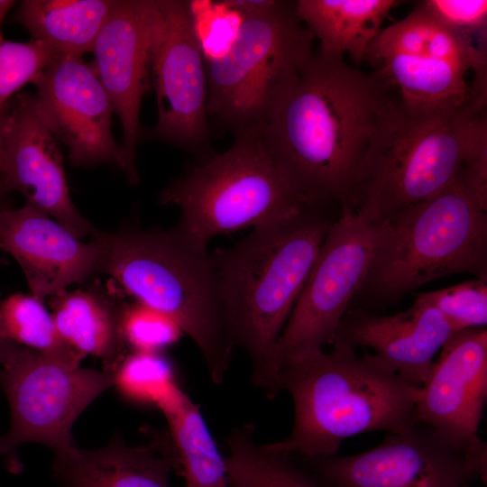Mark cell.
Instances as JSON below:
<instances>
[{"label":"cell","instance_id":"6da1fadb","mask_svg":"<svg viewBox=\"0 0 487 487\" xmlns=\"http://www.w3.org/2000/svg\"><path fill=\"white\" fill-rule=\"evenodd\" d=\"M388 87L346 63L314 51L260 132L294 187L318 207H355L360 170Z\"/></svg>","mask_w":487,"mask_h":487},{"label":"cell","instance_id":"7a4b0ae2","mask_svg":"<svg viewBox=\"0 0 487 487\" xmlns=\"http://www.w3.org/2000/svg\"><path fill=\"white\" fill-rule=\"evenodd\" d=\"M487 98L420 106L391 98L371 135L355 207L376 225L438 194L463 171L487 198Z\"/></svg>","mask_w":487,"mask_h":487},{"label":"cell","instance_id":"3957f363","mask_svg":"<svg viewBox=\"0 0 487 487\" xmlns=\"http://www.w3.org/2000/svg\"><path fill=\"white\" fill-rule=\"evenodd\" d=\"M333 349L307 352L282 360L275 394L292 400L293 427L285 438L265 444L275 453L302 458L338 455L354 436L395 433L416 422L419 387L400 377L374 354L333 342Z\"/></svg>","mask_w":487,"mask_h":487},{"label":"cell","instance_id":"277c9868","mask_svg":"<svg viewBox=\"0 0 487 487\" xmlns=\"http://www.w3.org/2000/svg\"><path fill=\"white\" fill-rule=\"evenodd\" d=\"M332 222L323 208H311L211 253L234 346L268 396H274L277 342Z\"/></svg>","mask_w":487,"mask_h":487},{"label":"cell","instance_id":"5b68a950","mask_svg":"<svg viewBox=\"0 0 487 487\" xmlns=\"http://www.w3.org/2000/svg\"><path fill=\"white\" fill-rule=\"evenodd\" d=\"M91 239L100 250L98 271L170 317L198 347L211 381L222 383L235 346L207 245L179 225L96 229Z\"/></svg>","mask_w":487,"mask_h":487},{"label":"cell","instance_id":"8992f818","mask_svg":"<svg viewBox=\"0 0 487 487\" xmlns=\"http://www.w3.org/2000/svg\"><path fill=\"white\" fill-rule=\"evenodd\" d=\"M372 265L358 294L366 308L395 303L437 279H487V202L462 174L434 197L375 225Z\"/></svg>","mask_w":487,"mask_h":487},{"label":"cell","instance_id":"52a82bcc","mask_svg":"<svg viewBox=\"0 0 487 487\" xmlns=\"http://www.w3.org/2000/svg\"><path fill=\"white\" fill-rule=\"evenodd\" d=\"M161 205L180 210V225L207 245L220 234L294 217L321 207L305 198L275 162L260 133L234 135L161 193Z\"/></svg>","mask_w":487,"mask_h":487},{"label":"cell","instance_id":"ba28073f","mask_svg":"<svg viewBox=\"0 0 487 487\" xmlns=\"http://www.w3.org/2000/svg\"><path fill=\"white\" fill-rule=\"evenodd\" d=\"M314 40L295 1L273 0L243 18L228 51L205 60L207 116L234 135L260 133L312 55Z\"/></svg>","mask_w":487,"mask_h":487},{"label":"cell","instance_id":"9c48e42d","mask_svg":"<svg viewBox=\"0 0 487 487\" xmlns=\"http://www.w3.org/2000/svg\"><path fill=\"white\" fill-rule=\"evenodd\" d=\"M74 350L43 353L9 343L0 366V387L11 412L9 430L0 436L5 469L18 474L24 443L49 446L54 454L74 446L71 428L101 393L114 386V372L80 367Z\"/></svg>","mask_w":487,"mask_h":487},{"label":"cell","instance_id":"30bf717a","mask_svg":"<svg viewBox=\"0 0 487 487\" xmlns=\"http://www.w3.org/2000/svg\"><path fill=\"white\" fill-rule=\"evenodd\" d=\"M375 75L412 106L458 105L487 87L486 39L454 32L418 8L382 29L365 55Z\"/></svg>","mask_w":487,"mask_h":487},{"label":"cell","instance_id":"8fae6325","mask_svg":"<svg viewBox=\"0 0 487 487\" xmlns=\"http://www.w3.org/2000/svg\"><path fill=\"white\" fill-rule=\"evenodd\" d=\"M376 238L375 225L355 208L341 207L277 342L276 373L282 360L333 343L343 317L366 280Z\"/></svg>","mask_w":487,"mask_h":487},{"label":"cell","instance_id":"7c38bea8","mask_svg":"<svg viewBox=\"0 0 487 487\" xmlns=\"http://www.w3.org/2000/svg\"><path fill=\"white\" fill-rule=\"evenodd\" d=\"M151 58L157 122L147 133L197 155L210 156L207 79L189 1L156 0Z\"/></svg>","mask_w":487,"mask_h":487},{"label":"cell","instance_id":"4fadbf2b","mask_svg":"<svg viewBox=\"0 0 487 487\" xmlns=\"http://www.w3.org/2000/svg\"><path fill=\"white\" fill-rule=\"evenodd\" d=\"M302 460L320 487H463L477 479L462 452L418 421L367 451Z\"/></svg>","mask_w":487,"mask_h":487},{"label":"cell","instance_id":"5bb4252c","mask_svg":"<svg viewBox=\"0 0 487 487\" xmlns=\"http://www.w3.org/2000/svg\"><path fill=\"white\" fill-rule=\"evenodd\" d=\"M50 127L74 166L127 167L112 133L114 108L91 62L57 53L34 84Z\"/></svg>","mask_w":487,"mask_h":487},{"label":"cell","instance_id":"9a60e30c","mask_svg":"<svg viewBox=\"0 0 487 487\" xmlns=\"http://www.w3.org/2000/svg\"><path fill=\"white\" fill-rule=\"evenodd\" d=\"M156 0H114L96 38L91 62L120 119L126 176L138 182L135 150L141 136L140 109L149 91Z\"/></svg>","mask_w":487,"mask_h":487},{"label":"cell","instance_id":"2e32d148","mask_svg":"<svg viewBox=\"0 0 487 487\" xmlns=\"http://www.w3.org/2000/svg\"><path fill=\"white\" fill-rule=\"evenodd\" d=\"M5 193L17 191L76 237L96 229L73 204L63 156L36 94L20 92L11 100L4 127Z\"/></svg>","mask_w":487,"mask_h":487},{"label":"cell","instance_id":"e0dca14e","mask_svg":"<svg viewBox=\"0 0 487 487\" xmlns=\"http://www.w3.org/2000/svg\"><path fill=\"white\" fill-rule=\"evenodd\" d=\"M487 398V329L455 333L419 387L416 418L464 458L487 450L478 434Z\"/></svg>","mask_w":487,"mask_h":487},{"label":"cell","instance_id":"ac0fdd59","mask_svg":"<svg viewBox=\"0 0 487 487\" xmlns=\"http://www.w3.org/2000/svg\"><path fill=\"white\" fill-rule=\"evenodd\" d=\"M0 251L21 267L30 294L43 301L98 271L100 250L84 243L47 214L26 203L0 209Z\"/></svg>","mask_w":487,"mask_h":487},{"label":"cell","instance_id":"d6986e66","mask_svg":"<svg viewBox=\"0 0 487 487\" xmlns=\"http://www.w3.org/2000/svg\"><path fill=\"white\" fill-rule=\"evenodd\" d=\"M455 333L438 309L416 296L409 308L391 315L348 309L333 342L372 348L389 368L420 387L436 354Z\"/></svg>","mask_w":487,"mask_h":487},{"label":"cell","instance_id":"ffe728a7","mask_svg":"<svg viewBox=\"0 0 487 487\" xmlns=\"http://www.w3.org/2000/svg\"><path fill=\"white\" fill-rule=\"evenodd\" d=\"M178 462L169 435L144 446L115 436L106 446L86 450L75 445L54 454L51 475L60 487H171Z\"/></svg>","mask_w":487,"mask_h":487},{"label":"cell","instance_id":"44dd1931","mask_svg":"<svg viewBox=\"0 0 487 487\" xmlns=\"http://www.w3.org/2000/svg\"><path fill=\"white\" fill-rule=\"evenodd\" d=\"M52 317L62 341L83 357L100 358L114 372L125 345L122 331L123 305L103 292L88 289L64 290L50 301Z\"/></svg>","mask_w":487,"mask_h":487},{"label":"cell","instance_id":"7402d4cb","mask_svg":"<svg viewBox=\"0 0 487 487\" xmlns=\"http://www.w3.org/2000/svg\"><path fill=\"white\" fill-rule=\"evenodd\" d=\"M395 0H298L297 14L325 52L348 54L359 65L371 42L382 30V23Z\"/></svg>","mask_w":487,"mask_h":487},{"label":"cell","instance_id":"603a6c76","mask_svg":"<svg viewBox=\"0 0 487 487\" xmlns=\"http://www.w3.org/2000/svg\"><path fill=\"white\" fill-rule=\"evenodd\" d=\"M114 0H23L14 21L57 53L82 57L94 43Z\"/></svg>","mask_w":487,"mask_h":487},{"label":"cell","instance_id":"cb8c5ba5","mask_svg":"<svg viewBox=\"0 0 487 487\" xmlns=\"http://www.w3.org/2000/svg\"><path fill=\"white\" fill-rule=\"evenodd\" d=\"M156 405L167 420L177 473L187 487H226L225 456L219 452L199 405L177 384Z\"/></svg>","mask_w":487,"mask_h":487},{"label":"cell","instance_id":"d4e9b609","mask_svg":"<svg viewBox=\"0 0 487 487\" xmlns=\"http://www.w3.org/2000/svg\"><path fill=\"white\" fill-rule=\"evenodd\" d=\"M252 424L234 427L227 438L226 487H320L291 455L269 450L253 437Z\"/></svg>","mask_w":487,"mask_h":487},{"label":"cell","instance_id":"484cf974","mask_svg":"<svg viewBox=\"0 0 487 487\" xmlns=\"http://www.w3.org/2000/svg\"><path fill=\"white\" fill-rule=\"evenodd\" d=\"M0 337L43 353L73 350L59 335L43 301L32 294L16 292L0 301Z\"/></svg>","mask_w":487,"mask_h":487},{"label":"cell","instance_id":"4316f807","mask_svg":"<svg viewBox=\"0 0 487 487\" xmlns=\"http://www.w3.org/2000/svg\"><path fill=\"white\" fill-rule=\"evenodd\" d=\"M57 52L46 43L7 41L0 33V114L23 86L35 84Z\"/></svg>","mask_w":487,"mask_h":487},{"label":"cell","instance_id":"83f0119b","mask_svg":"<svg viewBox=\"0 0 487 487\" xmlns=\"http://www.w3.org/2000/svg\"><path fill=\"white\" fill-rule=\"evenodd\" d=\"M175 385L170 366L159 352L133 351L114 372V386L142 402L157 404Z\"/></svg>","mask_w":487,"mask_h":487},{"label":"cell","instance_id":"f1b7e54d","mask_svg":"<svg viewBox=\"0 0 487 487\" xmlns=\"http://www.w3.org/2000/svg\"><path fill=\"white\" fill-rule=\"evenodd\" d=\"M416 296L438 309L455 333L486 328L487 279L475 278Z\"/></svg>","mask_w":487,"mask_h":487},{"label":"cell","instance_id":"f546056e","mask_svg":"<svg viewBox=\"0 0 487 487\" xmlns=\"http://www.w3.org/2000/svg\"><path fill=\"white\" fill-rule=\"evenodd\" d=\"M122 331L125 345L139 352H159L183 334L170 317L137 301L124 304Z\"/></svg>","mask_w":487,"mask_h":487},{"label":"cell","instance_id":"4dcf8cb0","mask_svg":"<svg viewBox=\"0 0 487 487\" xmlns=\"http://www.w3.org/2000/svg\"><path fill=\"white\" fill-rule=\"evenodd\" d=\"M189 7L204 59L224 55L236 38L243 18L222 0H190Z\"/></svg>","mask_w":487,"mask_h":487},{"label":"cell","instance_id":"1f68e13d","mask_svg":"<svg viewBox=\"0 0 487 487\" xmlns=\"http://www.w3.org/2000/svg\"><path fill=\"white\" fill-rule=\"evenodd\" d=\"M416 8L450 31L472 39H486L487 1L424 0Z\"/></svg>","mask_w":487,"mask_h":487},{"label":"cell","instance_id":"d6a6232c","mask_svg":"<svg viewBox=\"0 0 487 487\" xmlns=\"http://www.w3.org/2000/svg\"><path fill=\"white\" fill-rule=\"evenodd\" d=\"M223 3L242 18L253 16L266 10L273 0H222Z\"/></svg>","mask_w":487,"mask_h":487},{"label":"cell","instance_id":"836d02e7","mask_svg":"<svg viewBox=\"0 0 487 487\" xmlns=\"http://www.w3.org/2000/svg\"><path fill=\"white\" fill-rule=\"evenodd\" d=\"M7 113L8 110L3 114H0V191L3 192H5L3 187L5 174L4 127Z\"/></svg>","mask_w":487,"mask_h":487},{"label":"cell","instance_id":"e575fe53","mask_svg":"<svg viewBox=\"0 0 487 487\" xmlns=\"http://www.w3.org/2000/svg\"><path fill=\"white\" fill-rule=\"evenodd\" d=\"M15 4V1L0 0V23H3L7 12Z\"/></svg>","mask_w":487,"mask_h":487},{"label":"cell","instance_id":"d590c367","mask_svg":"<svg viewBox=\"0 0 487 487\" xmlns=\"http://www.w3.org/2000/svg\"><path fill=\"white\" fill-rule=\"evenodd\" d=\"M0 301H1V294H0ZM8 344L9 343L4 341L0 337V366H1V363H2V361H3L4 355L5 354Z\"/></svg>","mask_w":487,"mask_h":487},{"label":"cell","instance_id":"8d00e7d4","mask_svg":"<svg viewBox=\"0 0 487 487\" xmlns=\"http://www.w3.org/2000/svg\"><path fill=\"white\" fill-rule=\"evenodd\" d=\"M6 193L0 191V209L4 207L5 206L8 205V203L5 199V195Z\"/></svg>","mask_w":487,"mask_h":487},{"label":"cell","instance_id":"74e56055","mask_svg":"<svg viewBox=\"0 0 487 487\" xmlns=\"http://www.w3.org/2000/svg\"><path fill=\"white\" fill-rule=\"evenodd\" d=\"M463 487H473L470 483L469 484H465L464 486Z\"/></svg>","mask_w":487,"mask_h":487}]
</instances>
